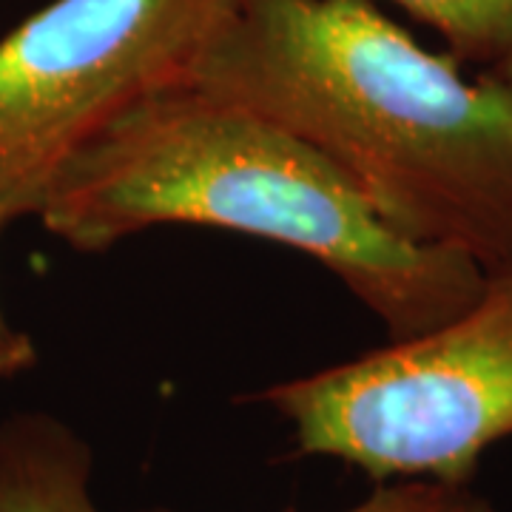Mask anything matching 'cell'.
Segmentation results:
<instances>
[{
  "label": "cell",
  "mask_w": 512,
  "mask_h": 512,
  "mask_svg": "<svg viewBox=\"0 0 512 512\" xmlns=\"http://www.w3.org/2000/svg\"><path fill=\"white\" fill-rule=\"evenodd\" d=\"M92 450L49 413L0 421V512H100L94 507Z\"/></svg>",
  "instance_id": "5"
},
{
  "label": "cell",
  "mask_w": 512,
  "mask_h": 512,
  "mask_svg": "<svg viewBox=\"0 0 512 512\" xmlns=\"http://www.w3.org/2000/svg\"><path fill=\"white\" fill-rule=\"evenodd\" d=\"M493 74H495V77H498V80H504V83H507V86H510V89H512V52L507 57H504V60H501L498 66H495Z\"/></svg>",
  "instance_id": "9"
},
{
  "label": "cell",
  "mask_w": 512,
  "mask_h": 512,
  "mask_svg": "<svg viewBox=\"0 0 512 512\" xmlns=\"http://www.w3.org/2000/svg\"><path fill=\"white\" fill-rule=\"evenodd\" d=\"M183 83L311 143L404 239L512 256V89L367 0H228Z\"/></svg>",
  "instance_id": "1"
},
{
  "label": "cell",
  "mask_w": 512,
  "mask_h": 512,
  "mask_svg": "<svg viewBox=\"0 0 512 512\" xmlns=\"http://www.w3.org/2000/svg\"><path fill=\"white\" fill-rule=\"evenodd\" d=\"M100 254L157 225H208L288 245L325 265L407 339L467 308L484 268L396 234L311 143L191 83L111 120L57 171L35 214Z\"/></svg>",
  "instance_id": "2"
},
{
  "label": "cell",
  "mask_w": 512,
  "mask_h": 512,
  "mask_svg": "<svg viewBox=\"0 0 512 512\" xmlns=\"http://www.w3.org/2000/svg\"><path fill=\"white\" fill-rule=\"evenodd\" d=\"M436 29L450 57L498 66L512 52V0H390Z\"/></svg>",
  "instance_id": "6"
},
{
  "label": "cell",
  "mask_w": 512,
  "mask_h": 512,
  "mask_svg": "<svg viewBox=\"0 0 512 512\" xmlns=\"http://www.w3.org/2000/svg\"><path fill=\"white\" fill-rule=\"evenodd\" d=\"M0 234H3V225H0ZM35 365L37 345L32 342V336L15 328L0 305V379H15Z\"/></svg>",
  "instance_id": "8"
},
{
  "label": "cell",
  "mask_w": 512,
  "mask_h": 512,
  "mask_svg": "<svg viewBox=\"0 0 512 512\" xmlns=\"http://www.w3.org/2000/svg\"><path fill=\"white\" fill-rule=\"evenodd\" d=\"M228 0H52L0 40V225L111 120L183 83Z\"/></svg>",
  "instance_id": "4"
},
{
  "label": "cell",
  "mask_w": 512,
  "mask_h": 512,
  "mask_svg": "<svg viewBox=\"0 0 512 512\" xmlns=\"http://www.w3.org/2000/svg\"><path fill=\"white\" fill-rule=\"evenodd\" d=\"M254 402L291 421L296 456L339 458L373 481L473 484L512 436V256L439 328L271 384Z\"/></svg>",
  "instance_id": "3"
},
{
  "label": "cell",
  "mask_w": 512,
  "mask_h": 512,
  "mask_svg": "<svg viewBox=\"0 0 512 512\" xmlns=\"http://www.w3.org/2000/svg\"><path fill=\"white\" fill-rule=\"evenodd\" d=\"M165 512V510H148ZM293 512V510H285ZM345 512H498L490 498L473 490V484H447L427 478H404L382 484L362 504Z\"/></svg>",
  "instance_id": "7"
}]
</instances>
